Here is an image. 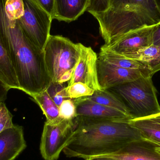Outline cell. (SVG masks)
Returning <instances> with one entry per match:
<instances>
[{
	"mask_svg": "<svg viewBox=\"0 0 160 160\" xmlns=\"http://www.w3.org/2000/svg\"><path fill=\"white\" fill-rule=\"evenodd\" d=\"M6 0H0V39L16 71L20 90L31 97L47 90L52 82L43 51L25 35L17 20L8 18Z\"/></svg>",
	"mask_w": 160,
	"mask_h": 160,
	"instance_id": "1",
	"label": "cell"
},
{
	"mask_svg": "<svg viewBox=\"0 0 160 160\" xmlns=\"http://www.w3.org/2000/svg\"><path fill=\"white\" fill-rule=\"evenodd\" d=\"M73 136L64 149L68 158L86 160L111 155L129 143L142 139L139 131L129 121L77 117Z\"/></svg>",
	"mask_w": 160,
	"mask_h": 160,
	"instance_id": "2",
	"label": "cell"
},
{
	"mask_svg": "<svg viewBox=\"0 0 160 160\" xmlns=\"http://www.w3.org/2000/svg\"><path fill=\"white\" fill-rule=\"evenodd\" d=\"M93 16L98 22L106 47L132 32L158 24L144 10L130 2Z\"/></svg>",
	"mask_w": 160,
	"mask_h": 160,
	"instance_id": "3",
	"label": "cell"
},
{
	"mask_svg": "<svg viewBox=\"0 0 160 160\" xmlns=\"http://www.w3.org/2000/svg\"><path fill=\"white\" fill-rule=\"evenodd\" d=\"M107 90L123 102L132 119L143 118L160 113L157 90L152 77H142Z\"/></svg>",
	"mask_w": 160,
	"mask_h": 160,
	"instance_id": "4",
	"label": "cell"
},
{
	"mask_svg": "<svg viewBox=\"0 0 160 160\" xmlns=\"http://www.w3.org/2000/svg\"><path fill=\"white\" fill-rule=\"evenodd\" d=\"M43 51L49 75L54 84H58L67 71L74 69L80 53L78 43L59 35H50Z\"/></svg>",
	"mask_w": 160,
	"mask_h": 160,
	"instance_id": "5",
	"label": "cell"
},
{
	"mask_svg": "<svg viewBox=\"0 0 160 160\" xmlns=\"http://www.w3.org/2000/svg\"><path fill=\"white\" fill-rule=\"evenodd\" d=\"M24 14L18 23L27 38L44 50L49 38L52 18L34 0H23Z\"/></svg>",
	"mask_w": 160,
	"mask_h": 160,
	"instance_id": "6",
	"label": "cell"
},
{
	"mask_svg": "<svg viewBox=\"0 0 160 160\" xmlns=\"http://www.w3.org/2000/svg\"><path fill=\"white\" fill-rule=\"evenodd\" d=\"M76 118L67 120L60 118L44 124L41 136L40 151L45 160H57L63 151L76 129Z\"/></svg>",
	"mask_w": 160,
	"mask_h": 160,
	"instance_id": "7",
	"label": "cell"
},
{
	"mask_svg": "<svg viewBox=\"0 0 160 160\" xmlns=\"http://www.w3.org/2000/svg\"><path fill=\"white\" fill-rule=\"evenodd\" d=\"M80 56L74 69L72 78L68 86L81 82L95 91L101 90L98 82L97 71L98 56L91 47H87L78 43Z\"/></svg>",
	"mask_w": 160,
	"mask_h": 160,
	"instance_id": "8",
	"label": "cell"
},
{
	"mask_svg": "<svg viewBox=\"0 0 160 160\" xmlns=\"http://www.w3.org/2000/svg\"><path fill=\"white\" fill-rule=\"evenodd\" d=\"M98 80L102 90L134 81L142 77H151L139 69H127L112 65L100 60L97 61Z\"/></svg>",
	"mask_w": 160,
	"mask_h": 160,
	"instance_id": "9",
	"label": "cell"
},
{
	"mask_svg": "<svg viewBox=\"0 0 160 160\" xmlns=\"http://www.w3.org/2000/svg\"><path fill=\"white\" fill-rule=\"evenodd\" d=\"M159 23L134 31L114 44L108 47L103 45L101 48L121 56L134 54L153 45V32Z\"/></svg>",
	"mask_w": 160,
	"mask_h": 160,
	"instance_id": "10",
	"label": "cell"
},
{
	"mask_svg": "<svg viewBox=\"0 0 160 160\" xmlns=\"http://www.w3.org/2000/svg\"><path fill=\"white\" fill-rule=\"evenodd\" d=\"M104 156L117 160H160V148L142 138L129 143L116 153Z\"/></svg>",
	"mask_w": 160,
	"mask_h": 160,
	"instance_id": "11",
	"label": "cell"
},
{
	"mask_svg": "<svg viewBox=\"0 0 160 160\" xmlns=\"http://www.w3.org/2000/svg\"><path fill=\"white\" fill-rule=\"evenodd\" d=\"M26 147L22 126L14 125L0 132V160H15Z\"/></svg>",
	"mask_w": 160,
	"mask_h": 160,
	"instance_id": "12",
	"label": "cell"
},
{
	"mask_svg": "<svg viewBox=\"0 0 160 160\" xmlns=\"http://www.w3.org/2000/svg\"><path fill=\"white\" fill-rule=\"evenodd\" d=\"M73 100L76 104L77 117L127 121L132 119L131 117L120 111L91 101L84 97Z\"/></svg>",
	"mask_w": 160,
	"mask_h": 160,
	"instance_id": "13",
	"label": "cell"
},
{
	"mask_svg": "<svg viewBox=\"0 0 160 160\" xmlns=\"http://www.w3.org/2000/svg\"><path fill=\"white\" fill-rule=\"evenodd\" d=\"M90 0H55L54 19L70 22L87 10Z\"/></svg>",
	"mask_w": 160,
	"mask_h": 160,
	"instance_id": "14",
	"label": "cell"
},
{
	"mask_svg": "<svg viewBox=\"0 0 160 160\" xmlns=\"http://www.w3.org/2000/svg\"><path fill=\"white\" fill-rule=\"evenodd\" d=\"M129 122L139 131L143 139L152 142L160 148V113L131 119Z\"/></svg>",
	"mask_w": 160,
	"mask_h": 160,
	"instance_id": "15",
	"label": "cell"
},
{
	"mask_svg": "<svg viewBox=\"0 0 160 160\" xmlns=\"http://www.w3.org/2000/svg\"><path fill=\"white\" fill-rule=\"evenodd\" d=\"M0 80L10 89L20 90L16 71L8 53L0 39Z\"/></svg>",
	"mask_w": 160,
	"mask_h": 160,
	"instance_id": "16",
	"label": "cell"
},
{
	"mask_svg": "<svg viewBox=\"0 0 160 160\" xmlns=\"http://www.w3.org/2000/svg\"><path fill=\"white\" fill-rule=\"evenodd\" d=\"M98 58L117 67L127 69H139L145 71L152 77L150 71L145 65L141 61L128 59L124 56L118 55L103 48H101Z\"/></svg>",
	"mask_w": 160,
	"mask_h": 160,
	"instance_id": "17",
	"label": "cell"
},
{
	"mask_svg": "<svg viewBox=\"0 0 160 160\" xmlns=\"http://www.w3.org/2000/svg\"><path fill=\"white\" fill-rule=\"evenodd\" d=\"M124 57L143 63L152 76L160 71V47L158 46L152 45L134 54Z\"/></svg>",
	"mask_w": 160,
	"mask_h": 160,
	"instance_id": "18",
	"label": "cell"
},
{
	"mask_svg": "<svg viewBox=\"0 0 160 160\" xmlns=\"http://www.w3.org/2000/svg\"><path fill=\"white\" fill-rule=\"evenodd\" d=\"M84 98L101 105L118 110L132 117L123 102L114 94L107 89L95 91L92 96Z\"/></svg>",
	"mask_w": 160,
	"mask_h": 160,
	"instance_id": "19",
	"label": "cell"
},
{
	"mask_svg": "<svg viewBox=\"0 0 160 160\" xmlns=\"http://www.w3.org/2000/svg\"><path fill=\"white\" fill-rule=\"evenodd\" d=\"M37 103L47 118V122H53L59 119V107L56 105L47 90L32 97Z\"/></svg>",
	"mask_w": 160,
	"mask_h": 160,
	"instance_id": "20",
	"label": "cell"
},
{
	"mask_svg": "<svg viewBox=\"0 0 160 160\" xmlns=\"http://www.w3.org/2000/svg\"><path fill=\"white\" fill-rule=\"evenodd\" d=\"M128 2L129 0H90L86 11L93 16L104 13Z\"/></svg>",
	"mask_w": 160,
	"mask_h": 160,
	"instance_id": "21",
	"label": "cell"
},
{
	"mask_svg": "<svg viewBox=\"0 0 160 160\" xmlns=\"http://www.w3.org/2000/svg\"><path fill=\"white\" fill-rule=\"evenodd\" d=\"M64 89L67 98L71 99L91 96L95 92L94 89L81 82L74 83L71 85L65 87Z\"/></svg>",
	"mask_w": 160,
	"mask_h": 160,
	"instance_id": "22",
	"label": "cell"
},
{
	"mask_svg": "<svg viewBox=\"0 0 160 160\" xmlns=\"http://www.w3.org/2000/svg\"><path fill=\"white\" fill-rule=\"evenodd\" d=\"M5 9L8 18L11 20L19 19L24 14L23 0H6Z\"/></svg>",
	"mask_w": 160,
	"mask_h": 160,
	"instance_id": "23",
	"label": "cell"
},
{
	"mask_svg": "<svg viewBox=\"0 0 160 160\" xmlns=\"http://www.w3.org/2000/svg\"><path fill=\"white\" fill-rule=\"evenodd\" d=\"M131 2L144 10L153 21L160 22V14L153 0H132Z\"/></svg>",
	"mask_w": 160,
	"mask_h": 160,
	"instance_id": "24",
	"label": "cell"
},
{
	"mask_svg": "<svg viewBox=\"0 0 160 160\" xmlns=\"http://www.w3.org/2000/svg\"><path fill=\"white\" fill-rule=\"evenodd\" d=\"M60 117L62 119L73 120L77 117L76 106L73 99L64 100L59 106Z\"/></svg>",
	"mask_w": 160,
	"mask_h": 160,
	"instance_id": "25",
	"label": "cell"
},
{
	"mask_svg": "<svg viewBox=\"0 0 160 160\" xmlns=\"http://www.w3.org/2000/svg\"><path fill=\"white\" fill-rule=\"evenodd\" d=\"M63 84H54L51 82L47 91L56 105L59 107L64 100L68 99L66 95Z\"/></svg>",
	"mask_w": 160,
	"mask_h": 160,
	"instance_id": "26",
	"label": "cell"
},
{
	"mask_svg": "<svg viewBox=\"0 0 160 160\" xmlns=\"http://www.w3.org/2000/svg\"><path fill=\"white\" fill-rule=\"evenodd\" d=\"M13 115L4 102H0V132L14 126Z\"/></svg>",
	"mask_w": 160,
	"mask_h": 160,
	"instance_id": "27",
	"label": "cell"
},
{
	"mask_svg": "<svg viewBox=\"0 0 160 160\" xmlns=\"http://www.w3.org/2000/svg\"><path fill=\"white\" fill-rule=\"evenodd\" d=\"M40 7L48 13L52 19L55 15V0H34Z\"/></svg>",
	"mask_w": 160,
	"mask_h": 160,
	"instance_id": "28",
	"label": "cell"
},
{
	"mask_svg": "<svg viewBox=\"0 0 160 160\" xmlns=\"http://www.w3.org/2000/svg\"><path fill=\"white\" fill-rule=\"evenodd\" d=\"M153 45L160 47V23L156 26L153 32Z\"/></svg>",
	"mask_w": 160,
	"mask_h": 160,
	"instance_id": "29",
	"label": "cell"
},
{
	"mask_svg": "<svg viewBox=\"0 0 160 160\" xmlns=\"http://www.w3.org/2000/svg\"><path fill=\"white\" fill-rule=\"evenodd\" d=\"M74 69H72L65 72L59 80L58 83L59 84L63 85L66 82H69L72 78L73 73H74Z\"/></svg>",
	"mask_w": 160,
	"mask_h": 160,
	"instance_id": "30",
	"label": "cell"
},
{
	"mask_svg": "<svg viewBox=\"0 0 160 160\" xmlns=\"http://www.w3.org/2000/svg\"><path fill=\"white\" fill-rule=\"evenodd\" d=\"M85 160H117L111 157L106 156H96L90 157Z\"/></svg>",
	"mask_w": 160,
	"mask_h": 160,
	"instance_id": "31",
	"label": "cell"
},
{
	"mask_svg": "<svg viewBox=\"0 0 160 160\" xmlns=\"http://www.w3.org/2000/svg\"><path fill=\"white\" fill-rule=\"evenodd\" d=\"M160 14V0H153Z\"/></svg>",
	"mask_w": 160,
	"mask_h": 160,
	"instance_id": "32",
	"label": "cell"
},
{
	"mask_svg": "<svg viewBox=\"0 0 160 160\" xmlns=\"http://www.w3.org/2000/svg\"><path fill=\"white\" fill-rule=\"evenodd\" d=\"M132 1V0H129L130 2H131Z\"/></svg>",
	"mask_w": 160,
	"mask_h": 160,
	"instance_id": "33",
	"label": "cell"
}]
</instances>
